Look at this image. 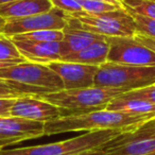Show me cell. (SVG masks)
Instances as JSON below:
<instances>
[{"mask_svg": "<svg viewBox=\"0 0 155 155\" xmlns=\"http://www.w3.org/2000/svg\"><path fill=\"white\" fill-rule=\"evenodd\" d=\"M123 8L127 11L155 19L154 0H123Z\"/></svg>", "mask_w": 155, "mask_h": 155, "instance_id": "cell-19", "label": "cell"}, {"mask_svg": "<svg viewBox=\"0 0 155 155\" xmlns=\"http://www.w3.org/2000/svg\"><path fill=\"white\" fill-rule=\"evenodd\" d=\"M79 155H104V153L101 150L97 149V150H93V151H87V152L81 153Z\"/></svg>", "mask_w": 155, "mask_h": 155, "instance_id": "cell-29", "label": "cell"}, {"mask_svg": "<svg viewBox=\"0 0 155 155\" xmlns=\"http://www.w3.org/2000/svg\"><path fill=\"white\" fill-rule=\"evenodd\" d=\"M14 1H18V0H0V5H5V3L14 2Z\"/></svg>", "mask_w": 155, "mask_h": 155, "instance_id": "cell-32", "label": "cell"}, {"mask_svg": "<svg viewBox=\"0 0 155 155\" xmlns=\"http://www.w3.org/2000/svg\"><path fill=\"white\" fill-rule=\"evenodd\" d=\"M63 37H64L63 30H41L15 35L11 37V39L17 41H28V43H49V41H62Z\"/></svg>", "mask_w": 155, "mask_h": 155, "instance_id": "cell-18", "label": "cell"}, {"mask_svg": "<svg viewBox=\"0 0 155 155\" xmlns=\"http://www.w3.org/2000/svg\"><path fill=\"white\" fill-rule=\"evenodd\" d=\"M101 1L110 3V5H115V7H118V8H120V9H124V8H123V0H101Z\"/></svg>", "mask_w": 155, "mask_h": 155, "instance_id": "cell-28", "label": "cell"}, {"mask_svg": "<svg viewBox=\"0 0 155 155\" xmlns=\"http://www.w3.org/2000/svg\"><path fill=\"white\" fill-rule=\"evenodd\" d=\"M53 8L61 10L67 15L82 12V7L78 0H50Z\"/></svg>", "mask_w": 155, "mask_h": 155, "instance_id": "cell-23", "label": "cell"}, {"mask_svg": "<svg viewBox=\"0 0 155 155\" xmlns=\"http://www.w3.org/2000/svg\"><path fill=\"white\" fill-rule=\"evenodd\" d=\"M151 119L147 117L132 116L124 113L101 110L82 115L63 116L45 123V135L79 131H101L120 130L127 132L136 129Z\"/></svg>", "mask_w": 155, "mask_h": 155, "instance_id": "cell-1", "label": "cell"}, {"mask_svg": "<svg viewBox=\"0 0 155 155\" xmlns=\"http://www.w3.org/2000/svg\"><path fill=\"white\" fill-rule=\"evenodd\" d=\"M104 155H155V120L122 132L99 148Z\"/></svg>", "mask_w": 155, "mask_h": 155, "instance_id": "cell-7", "label": "cell"}, {"mask_svg": "<svg viewBox=\"0 0 155 155\" xmlns=\"http://www.w3.org/2000/svg\"><path fill=\"white\" fill-rule=\"evenodd\" d=\"M135 20L136 27H137V33L146 36L155 37V19H151L146 16L139 15V14L133 13L127 11Z\"/></svg>", "mask_w": 155, "mask_h": 155, "instance_id": "cell-22", "label": "cell"}, {"mask_svg": "<svg viewBox=\"0 0 155 155\" xmlns=\"http://www.w3.org/2000/svg\"><path fill=\"white\" fill-rule=\"evenodd\" d=\"M47 65L61 78L64 89L88 88L95 86V77L99 67L63 61H56Z\"/></svg>", "mask_w": 155, "mask_h": 155, "instance_id": "cell-12", "label": "cell"}, {"mask_svg": "<svg viewBox=\"0 0 155 155\" xmlns=\"http://www.w3.org/2000/svg\"><path fill=\"white\" fill-rule=\"evenodd\" d=\"M108 50H110V45L105 37L104 39L95 41L80 51L63 56L61 61L100 67L104 63L107 62Z\"/></svg>", "mask_w": 155, "mask_h": 155, "instance_id": "cell-16", "label": "cell"}, {"mask_svg": "<svg viewBox=\"0 0 155 155\" xmlns=\"http://www.w3.org/2000/svg\"><path fill=\"white\" fill-rule=\"evenodd\" d=\"M10 116L38 122H48L63 117L62 110L35 96H24L14 100Z\"/></svg>", "mask_w": 155, "mask_h": 155, "instance_id": "cell-11", "label": "cell"}, {"mask_svg": "<svg viewBox=\"0 0 155 155\" xmlns=\"http://www.w3.org/2000/svg\"><path fill=\"white\" fill-rule=\"evenodd\" d=\"M105 110L124 113L132 116L147 117L149 119L155 118V104L139 98H127L122 95L113 99L107 104Z\"/></svg>", "mask_w": 155, "mask_h": 155, "instance_id": "cell-17", "label": "cell"}, {"mask_svg": "<svg viewBox=\"0 0 155 155\" xmlns=\"http://www.w3.org/2000/svg\"><path fill=\"white\" fill-rule=\"evenodd\" d=\"M122 132L120 130L86 132L83 135L64 141L12 150H0V155H79L87 151L97 150Z\"/></svg>", "mask_w": 155, "mask_h": 155, "instance_id": "cell-4", "label": "cell"}, {"mask_svg": "<svg viewBox=\"0 0 155 155\" xmlns=\"http://www.w3.org/2000/svg\"><path fill=\"white\" fill-rule=\"evenodd\" d=\"M63 33H64V37L61 41L62 58L69 53L80 51L95 41L105 38V36H101L84 30L81 26V22L77 18L70 17V16H68L67 25L63 29Z\"/></svg>", "mask_w": 155, "mask_h": 155, "instance_id": "cell-13", "label": "cell"}, {"mask_svg": "<svg viewBox=\"0 0 155 155\" xmlns=\"http://www.w3.org/2000/svg\"><path fill=\"white\" fill-rule=\"evenodd\" d=\"M5 80L22 96H43L64 89L63 81L48 65L26 62L0 69Z\"/></svg>", "mask_w": 155, "mask_h": 155, "instance_id": "cell-2", "label": "cell"}, {"mask_svg": "<svg viewBox=\"0 0 155 155\" xmlns=\"http://www.w3.org/2000/svg\"><path fill=\"white\" fill-rule=\"evenodd\" d=\"M82 7V10L91 15H99L106 12H112L120 8L115 7L110 3H106L101 0H78Z\"/></svg>", "mask_w": 155, "mask_h": 155, "instance_id": "cell-21", "label": "cell"}, {"mask_svg": "<svg viewBox=\"0 0 155 155\" xmlns=\"http://www.w3.org/2000/svg\"><path fill=\"white\" fill-rule=\"evenodd\" d=\"M11 38L0 35V62H26Z\"/></svg>", "mask_w": 155, "mask_h": 155, "instance_id": "cell-20", "label": "cell"}, {"mask_svg": "<svg viewBox=\"0 0 155 155\" xmlns=\"http://www.w3.org/2000/svg\"><path fill=\"white\" fill-rule=\"evenodd\" d=\"M77 18L84 30L105 37H134L137 33L135 20L125 9H118L99 15L84 11L68 15Z\"/></svg>", "mask_w": 155, "mask_h": 155, "instance_id": "cell-6", "label": "cell"}, {"mask_svg": "<svg viewBox=\"0 0 155 155\" xmlns=\"http://www.w3.org/2000/svg\"><path fill=\"white\" fill-rule=\"evenodd\" d=\"M19 62H0V69L7 68V67L13 66L15 64H18Z\"/></svg>", "mask_w": 155, "mask_h": 155, "instance_id": "cell-30", "label": "cell"}, {"mask_svg": "<svg viewBox=\"0 0 155 155\" xmlns=\"http://www.w3.org/2000/svg\"><path fill=\"white\" fill-rule=\"evenodd\" d=\"M134 38L137 41H139L140 44L147 46L148 48H150L151 50L155 52V37H150V36H146V35L139 34V33H136Z\"/></svg>", "mask_w": 155, "mask_h": 155, "instance_id": "cell-26", "label": "cell"}, {"mask_svg": "<svg viewBox=\"0 0 155 155\" xmlns=\"http://www.w3.org/2000/svg\"><path fill=\"white\" fill-rule=\"evenodd\" d=\"M15 99H0V117H9Z\"/></svg>", "mask_w": 155, "mask_h": 155, "instance_id": "cell-27", "label": "cell"}, {"mask_svg": "<svg viewBox=\"0 0 155 155\" xmlns=\"http://www.w3.org/2000/svg\"><path fill=\"white\" fill-rule=\"evenodd\" d=\"M154 1H155V0H154Z\"/></svg>", "mask_w": 155, "mask_h": 155, "instance_id": "cell-34", "label": "cell"}, {"mask_svg": "<svg viewBox=\"0 0 155 155\" xmlns=\"http://www.w3.org/2000/svg\"><path fill=\"white\" fill-rule=\"evenodd\" d=\"M20 97L24 96L11 87L7 81L0 79V99H17Z\"/></svg>", "mask_w": 155, "mask_h": 155, "instance_id": "cell-25", "label": "cell"}, {"mask_svg": "<svg viewBox=\"0 0 155 155\" xmlns=\"http://www.w3.org/2000/svg\"><path fill=\"white\" fill-rule=\"evenodd\" d=\"M13 41L22 58L29 62L47 65L49 63L61 61L62 58L61 41H49V43Z\"/></svg>", "mask_w": 155, "mask_h": 155, "instance_id": "cell-14", "label": "cell"}, {"mask_svg": "<svg viewBox=\"0 0 155 155\" xmlns=\"http://www.w3.org/2000/svg\"><path fill=\"white\" fill-rule=\"evenodd\" d=\"M45 135V123L17 117H0V150Z\"/></svg>", "mask_w": 155, "mask_h": 155, "instance_id": "cell-10", "label": "cell"}, {"mask_svg": "<svg viewBox=\"0 0 155 155\" xmlns=\"http://www.w3.org/2000/svg\"><path fill=\"white\" fill-rule=\"evenodd\" d=\"M68 15L56 8H52L47 13L37 14L24 18L5 20L2 35L11 37L22 33L41 30H63L67 25Z\"/></svg>", "mask_w": 155, "mask_h": 155, "instance_id": "cell-9", "label": "cell"}, {"mask_svg": "<svg viewBox=\"0 0 155 155\" xmlns=\"http://www.w3.org/2000/svg\"><path fill=\"white\" fill-rule=\"evenodd\" d=\"M155 84V66H130L106 62L99 67L95 86L121 89L124 93Z\"/></svg>", "mask_w": 155, "mask_h": 155, "instance_id": "cell-5", "label": "cell"}, {"mask_svg": "<svg viewBox=\"0 0 155 155\" xmlns=\"http://www.w3.org/2000/svg\"><path fill=\"white\" fill-rule=\"evenodd\" d=\"M107 62L130 66H155V52L134 37H106Z\"/></svg>", "mask_w": 155, "mask_h": 155, "instance_id": "cell-8", "label": "cell"}, {"mask_svg": "<svg viewBox=\"0 0 155 155\" xmlns=\"http://www.w3.org/2000/svg\"><path fill=\"white\" fill-rule=\"evenodd\" d=\"M5 24V19H3V18L0 16V35H2V31H3Z\"/></svg>", "mask_w": 155, "mask_h": 155, "instance_id": "cell-31", "label": "cell"}, {"mask_svg": "<svg viewBox=\"0 0 155 155\" xmlns=\"http://www.w3.org/2000/svg\"><path fill=\"white\" fill-rule=\"evenodd\" d=\"M52 8L50 0H18L0 5V16L5 20L24 18L47 13Z\"/></svg>", "mask_w": 155, "mask_h": 155, "instance_id": "cell-15", "label": "cell"}, {"mask_svg": "<svg viewBox=\"0 0 155 155\" xmlns=\"http://www.w3.org/2000/svg\"><path fill=\"white\" fill-rule=\"evenodd\" d=\"M122 96L123 97H127V98H139V99H144L155 104V84L151 85V86H148V87H144V88L137 89V91L123 93Z\"/></svg>", "mask_w": 155, "mask_h": 155, "instance_id": "cell-24", "label": "cell"}, {"mask_svg": "<svg viewBox=\"0 0 155 155\" xmlns=\"http://www.w3.org/2000/svg\"><path fill=\"white\" fill-rule=\"evenodd\" d=\"M123 93L124 91L121 89L93 86L88 88L63 89L38 96V98L61 108L63 116H70L105 110L113 99Z\"/></svg>", "mask_w": 155, "mask_h": 155, "instance_id": "cell-3", "label": "cell"}, {"mask_svg": "<svg viewBox=\"0 0 155 155\" xmlns=\"http://www.w3.org/2000/svg\"><path fill=\"white\" fill-rule=\"evenodd\" d=\"M154 120H155V118H154Z\"/></svg>", "mask_w": 155, "mask_h": 155, "instance_id": "cell-33", "label": "cell"}]
</instances>
